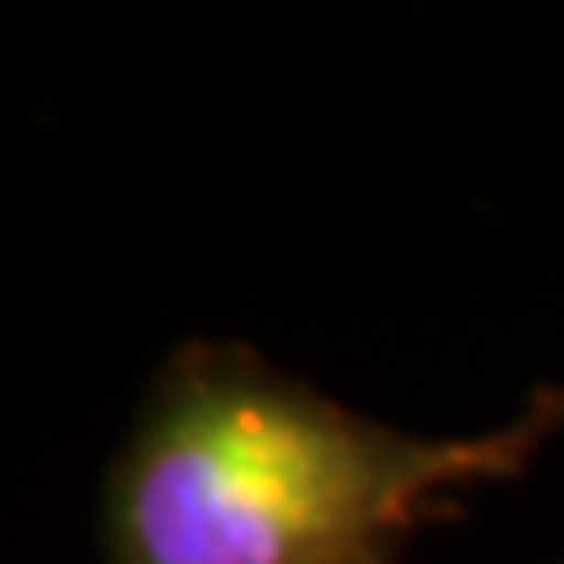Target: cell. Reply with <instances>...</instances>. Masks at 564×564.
I'll list each match as a JSON object with an SVG mask.
<instances>
[{"mask_svg": "<svg viewBox=\"0 0 564 564\" xmlns=\"http://www.w3.org/2000/svg\"><path fill=\"white\" fill-rule=\"evenodd\" d=\"M539 419L429 440L246 356H188L110 486L116 564H387L444 497L512 476Z\"/></svg>", "mask_w": 564, "mask_h": 564, "instance_id": "obj_1", "label": "cell"}, {"mask_svg": "<svg viewBox=\"0 0 564 564\" xmlns=\"http://www.w3.org/2000/svg\"><path fill=\"white\" fill-rule=\"evenodd\" d=\"M533 419L544 423V429H554V423H564V392H560V398H544V403H539V413H533Z\"/></svg>", "mask_w": 564, "mask_h": 564, "instance_id": "obj_2", "label": "cell"}]
</instances>
